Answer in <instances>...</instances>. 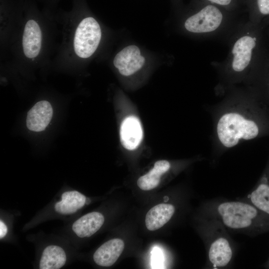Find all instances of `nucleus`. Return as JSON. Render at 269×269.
Instances as JSON below:
<instances>
[{
    "label": "nucleus",
    "instance_id": "obj_8",
    "mask_svg": "<svg viewBox=\"0 0 269 269\" xmlns=\"http://www.w3.org/2000/svg\"><path fill=\"white\" fill-rule=\"evenodd\" d=\"M142 138V130L139 120L129 116L122 122L120 128V139L123 146L129 150H134L139 145Z\"/></svg>",
    "mask_w": 269,
    "mask_h": 269
},
{
    "label": "nucleus",
    "instance_id": "obj_16",
    "mask_svg": "<svg viewBox=\"0 0 269 269\" xmlns=\"http://www.w3.org/2000/svg\"><path fill=\"white\" fill-rule=\"evenodd\" d=\"M66 256L60 247L50 245L43 250L39 262L40 269H59L64 266Z\"/></svg>",
    "mask_w": 269,
    "mask_h": 269
},
{
    "label": "nucleus",
    "instance_id": "obj_1",
    "mask_svg": "<svg viewBox=\"0 0 269 269\" xmlns=\"http://www.w3.org/2000/svg\"><path fill=\"white\" fill-rule=\"evenodd\" d=\"M212 111V146L216 152L269 136V107L255 91L247 97L225 99Z\"/></svg>",
    "mask_w": 269,
    "mask_h": 269
},
{
    "label": "nucleus",
    "instance_id": "obj_19",
    "mask_svg": "<svg viewBox=\"0 0 269 269\" xmlns=\"http://www.w3.org/2000/svg\"><path fill=\"white\" fill-rule=\"evenodd\" d=\"M252 18L256 25L267 23L269 20V0H247Z\"/></svg>",
    "mask_w": 269,
    "mask_h": 269
},
{
    "label": "nucleus",
    "instance_id": "obj_7",
    "mask_svg": "<svg viewBox=\"0 0 269 269\" xmlns=\"http://www.w3.org/2000/svg\"><path fill=\"white\" fill-rule=\"evenodd\" d=\"M52 116L53 109L51 104L45 100L39 101L27 113L26 127L33 132L43 131L50 123Z\"/></svg>",
    "mask_w": 269,
    "mask_h": 269
},
{
    "label": "nucleus",
    "instance_id": "obj_9",
    "mask_svg": "<svg viewBox=\"0 0 269 269\" xmlns=\"http://www.w3.org/2000/svg\"><path fill=\"white\" fill-rule=\"evenodd\" d=\"M124 246V242L121 239L110 240L96 250L93 255L94 261L100 266L111 267L122 253Z\"/></svg>",
    "mask_w": 269,
    "mask_h": 269
},
{
    "label": "nucleus",
    "instance_id": "obj_15",
    "mask_svg": "<svg viewBox=\"0 0 269 269\" xmlns=\"http://www.w3.org/2000/svg\"><path fill=\"white\" fill-rule=\"evenodd\" d=\"M86 197L77 191L64 192L61 200L54 206L55 211L61 214L68 215L75 213L86 204Z\"/></svg>",
    "mask_w": 269,
    "mask_h": 269
},
{
    "label": "nucleus",
    "instance_id": "obj_11",
    "mask_svg": "<svg viewBox=\"0 0 269 269\" xmlns=\"http://www.w3.org/2000/svg\"><path fill=\"white\" fill-rule=\"evenodd\" d=\"M104 222V217L100 213H89L74 222L72 230L80 238L89 237L97 232Z\"/></svg>",
    "mask_w": 269,
    "mask_h": 269
},
{
    "label": "nucleus",
    "instance_id": "obj_5",
    "mask_svg": "<svg viewBox=\"0 0 269 269\" xmlns=\"http://www.w3.org/2000/svg\"><path fill=\"white\" fill-rule=\"evenodd\" d=\"M101 38L100 26L95 19L88 17L78 25L74 40V51L80 58L90 57L97 49Z\"/></svg>",
    "mask_w": 269,
    "mask_h": 269
},
{
    "label": "nucleus",
    "instance_id": "obj_6",
    "mask_svg": "<svg viewBox=\"0 0 269 269\" xmlns=\"http://www.w3.org/2000/svg\"><path fill=\"white\" fill-rule=\"evenodd\" d=\"M145 58L140 55L138 47L132 45L126 47L115 57L114 64L121 74L128 76L139 70L143 65Z\"/></svg>",
    "mask_w": 269,
    "mask_h": 269
},
{
    "label": "nucleus",
    "instance_id": "obj_22",
    "mask_svg": "<svg viewBox=\"0 0 269 269\" xmlns=\"http://www.w3.org/2000/svg\"><path fill=\"white\" fill-rule=\"evenodd\" d=\"M90 201L89 199L86 198V204H89L90 203Z\"/></svg>",
    "mask_w": 269,
    "mask_h": 269
},
{
    "label": "nucleus",
    "instance_id": "obj_2",
    "mask_svg": "<svg viewBox=\"0 0 269 269\" xmlns=\"http://www.w3.org/2000/svg\"><path fill=\"white\" fill-rule=\"evenodd\" d=\"M260 26L240 35L234 42L230 54L228 71L234 79H239L252 68L260 55L262 34Z\"/></svg>",
    "mask_w": 269,
    "mask_h": 269
},
{
    "label": "nucleus",
    "instance_id": "obj_17",
    "mask_svg": "<svg viewBox=\"0 0 269 269\" xmlns=\"http://www.w3.org/2000/svg\"><path fill=\"white\" fill-rule=\"evenodd\" d=\"M264 58L255 75L254 90L269 107V55Z\"/></svg>",
    "mask_w": 269,
    "mask_h": 269
},
{
    "label": "nucleus",
    "instance_id": "obj_3",
    "mask_svg": "<svg viewBox=\"0 0 269 269\" xmlns=\"http://www.w3.org/2000/svg\"><path fill=\"white\" fill-rule=\"evenodd\" d=\"M217 212L226 227L240 231L250 228L258 215L255 206L240 201L221 203Z\"/></svg>",
    "mask_w": 269,
    "mask_h": 269
},
{
    "label": "nucleus",
    "instance_id": "obj_14",
    "mask_svg": "<svg viewBox=\"0 0 269 269\" xmlns=\"http://www.w3.org/2000/svg\"><path fill=\"white\" fill-rule=\"evenodd\" d=\"M171 165L166 160H158L154 164L153 167L146 174L140 176L137 180V184L142 190L148 191L156 187L159 184L162 174L170 168Z\"/></svg>",
    "mask_w": 269,
    "mask_h": 269
},
{
    "label": "nucleus",
    "instance_id": "obj_4",
    "mask_svg": "<svg viewBox=\"0 0 269 269\" xmlns=\"http://www.w3.org/2000/svg\"><path fill=\"white\" fill-rule=\"evenodd\" d=\"M227 11L217 5L203 1L197 11L186 19L184 27L187 31L194 33L213 32L221 26Z\"/></svg>",
    "mask_w": 269,
    "mask_h": 269
},
{
    "label": "nucleus",
    "instance_id": "obj_18",
    "mask_svg": "<svg viewBox=\"0 0 269 269\" xmlns=\"http://www.w3.org/2000/svg\"><path fill=\"white\" fill-rule=\"evenodd\" d=\"M252 204L256 208L269 214V184L266 173L261 183L249 195Z\"/></svg>",
    "mask_w": 269,
    "mask_h": 269
},
{
    "label": "nucleus",
    "instance_id": "obj_12",
    "mask_svg": "<svg viewBox=\"0 0 269 269\" xmlns=\"http://www.w3.org/2000/svg\"><path fill=\"white\" fill-rule=\"evenodd\" d=\"M174 212V206L171 204H159L154 206L146 214V227L151 231L158 230L170 220Z\"/></svg>",
    "mask_w": 269,
    "mask_h": 269
},
{
    "label": "nucleus",
    "instance_id": "obj_13",
    "mask_svg": "<svg viewBox=\"0 0 269 269\" xmlns=\"http://www.w3.org/2000/svg\"><path fill=\"white\" fill-rule=\"evenodd\" d=\"M232 250L228 240L223 237L217 238L210 246L208 257L215 267H224L231 260Z\"/></svg>",
    "mask_w": 269,
    "mask_h": 269
},
{
    "label": "nucleus",
    "instance_id": "obj_10",
    "mask_svg": "<svg viewBox=\"0 0 269 269\" xmlns=\"http://www.w3.org/2000/svg\"><path fill=\"white\" fill-rule=\"evenodd\" d=\"M22 47L24 55L29 58L36 57L41 47V31L38 23L29 20L26 23L22 37Z\"/></svg>",
    "mask_w": 269,
    "mask_h": 269
},
{
    "label": "nucleus",
    "instance_id": "obj_20",
    "mask_svg": "<svg viewBox=\"0 0 269 269\" xmlns=\"http://www.w3.org/2000/svg\"><path fill=\"white\" fill-rule=\"evenodd\" d=\"M202 1L211 3L228 11L236 8L240 3L241 0H202Z\"/></svg>",
    "mask_w": 269,
    "mask_h": 269
},
{
    "label": "nucleus",
    "instance_id": "obj_21",
    "mask_svg": "<svg viewBox=\"0 0 269 269\" xmlns=\"http://www.w3.org/2000/svg\"><path fill=\"white\" fill-rule=\"evenodd\" d=\"M7 229L5 224L1 221H0V239L3 238L7 234Z\"/></svg>",
    "mask_w": 269,
    "mask_h": 269
}]
</instances>
